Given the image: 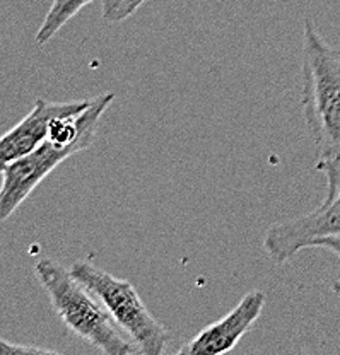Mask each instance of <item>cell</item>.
<instances>
[{
  "mask_svg": "<svg viewBox=\"0 0 340 355\" xmlns=\"http://www.w3.org/2000/svg\"><path fill=\"white\" fill-rule=\"evenodd\" d=\"M301 53V108L316 161L340 157V48L330 46L306 19Z\"/></svg>",
  "mask_w": 340,
  "mask_h": 355,
  "instance_id": "6da1fadb",
  "label": "cell"
},
{
  "mask_svg": "<svg viewBox=\"0 0 340 355\" xmlns=\"http://www.w3.org/2000/svg\"><path fill=\"white\" fill-rule=\"evenodd\" d=\"M35 275L45 288L51 308L74 335L106 355H134L139 349L110 316L98 295L51 258L35 263Z\"/></svg>",
  "mask_w": 340,
  "mask_h": 355,
  "instance_id": "7a4b0ae2",
  "label": "cell"
},
{
  "mask_svg": "<svg viewBox=\"0 0 340 355\" xmlns=\"http://www.w3.org/2000/svg\"><path fill=\"white\" fill-rule=\"evenodd\" d=\"M70 272L98 295L117 327L135 343L140 354H164L171 335L146 308L139 292L128 280L118 279L90 260L72 263Z\"/></svg>",
  "mask_w": 340,
  "mask_h": 355,
  "instance_id": "3957f363",
  "label": "cell"
},
{
  "mask_svg": "<svg viewBox=\"0 0 340 355\" xmlns=\"http://www.w3.org/2000/svg\"><path fill=\"white\" fill-rule=\"evenodd\" d=\"M315 168L327 180L323 202L296 219L275 222L264 236V250L273 263L284 265L318 239L340 234V157L320 159Z\"/></svg>",
  "mask_w": 340,
  "mask_h": 355,
  "instance_id": "277c9868",
  "label": "cell"
},
{
  "mask_svg": "<svg viewBox=\"0 0 340 355\" xmlns=\"http://www.w3.org/2000/svg\"><path fill=\"white\" fill-rule=\"evenodd\" d=\"M83 150L76 146H64L55 140L46 139L33 153L16 159L0 169V222L7 220L33 193L36 187L60 166L65 159L72 157Z\"/></svg>",
  "mask_w": 340,
  "mask_h": 355,
  "instance_id": "5b68a950",
  "label": "cell"
},
{
  "mask_svg": "<svg viewBox=\"0 0 340 355\" xmlns=\"http://www.w3.org/2000/svg\"><path fill=\"white\" fill-rule=\"evenodd\" d=\"M265 294L258 288L246 292L241 301L224 318L207 324L190 342H187L178 354L182 355H221L228 354L239 343V340L257 323L265 308Z\"/></svg>",
  "mask_w": 340,
  "mask_h": 355,
  "instance_id": "8992f818",
  "label": "cell"
},
{
  "mask_svg": "<svg viewBox=\"0 0 340 355\" xmlns=\"http://www.w3.org/2000/svg\"><path fill=\"white\" fill-rule=\"evenodd\" d=\"M90 103L91 99L64 103L38 99L33 110L19 123H16L9 132L0 135V169L42 146L48 139L51 121L55 118L87 108Z\"/></svg>",
  "mask_w": 340,
  "mask_h": 355,
  "instance_id": "52a82bcc",
  "label": "cell"
},
{
  "mask_svg": "<svg viewBox=\"0 0 340 355\" xmlns=\"http://www.w3.org/2000/svg\"><path fill=\"white\" fill-rule=\"evenodd\" d=\"M92 2L94 0H53L50 9H48L46 17L43 19L42 26H40L38 33H36V43L43 46V44L51 42V38L70 19H74L84 7L90 6Z\"/></svg>",
  "mask_w": 340,
  "mask_h": 355,
  "instance_id": "ba28073f",
  "label": "cell"
},
{
  "mask_svg": "<svg viewBox=\"0 0 340 355\" xmlns=\"http://www.w3.org/2000/svg\"><path fill=\"white\" fill-rule=\"evenodd\" d=\"M147 0H101L103 19L113 22H124L132 17Z\"/></svg>",
  "mask_w": 340,
  "mask_h": 355,
  "instance_id": "9c48e42d",
  "label": "cell"
},
{
  "mask_svg": "<svg viewBox=\"0 0 340 355\" xmlns=\"http://www.w3.org/2000/svg\"><path fill=\"white\" fill-rule=\"evenodd\" d=\"M0 354H55L50 349H42V347H29L12 343L9 340L0 338Z\"/></svg>",
  "mask_w": 340,
  "mask_h": 355,
  "instance_id": "30bf717a",
  "label": "cell"
},
{
  "mask_svg": "<svg viewBox=\"0 0 340 355\" xmlns=\"http://www.w3.org/2000/svg\"><path fill=\"white\" fill-rule=\"evenodd\" d=\"M313 248H323V250L332 251V253H335L340 258V234L339 236H327V238L318 239ZM334 292L340 295V280L334 284Z\"/></svg>",
  "mask_w": 340,
  "mask_h": 355,
  "instance_id": "8fae6325",
  "label": "cell"
}]
</instances>
